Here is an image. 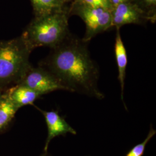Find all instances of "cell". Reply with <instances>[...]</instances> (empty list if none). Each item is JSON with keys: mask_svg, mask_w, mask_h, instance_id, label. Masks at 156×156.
Returning <instances> with one entry per match:
<instances>
[{"mask_svg": "<svg viewBox=\"0 0 156 156\" xmlns=\"http://www.w3.org/2000/svg\"><path fill=\"white\" fill-rule=\"evenodd\" d=\"M111 13L112 26L116 28L129 24H144L151 21L144 12L129 0L114 7Z\"/></svg>", "mask_w": 156, "mask_h": 156, "instance_id": "8992f818", "label": "cell"}, {"mask_svg": "<svg viewBox=\"0 0 156 156\" xmlns=\"http://www.w3.org/2000/svg\"><path fill=\"white\" fill-rule=\"evenodd\" d=\"M35 16H39L63 9L62 0H31Z\"/></svg>", "mask_w": 156, "mask_h": 156, "instance_id": "8fae6325", "label": "cell"}, {"mask_svg": "<svg viewBox=\"0 0 156 156\" xmlns=\"http://www.w3.org/2000/svg\"><path fill=\"white\" fill-rule=\"evenodd\" d=\"M140 8L152 22L156 21V0H129Z\"/></svg>", "mask_w": 156, "mask_h": 156, "instance_id": "7c38bea8", "label": "cell"}, {"mask_svg": "<svg viewBox=\"0 0 156 156\" xmlns=\"http://www.w3.org/2000/svg\"><path fill=\"white\" fill-rule=\"evenodd\" d=\"M45 117L48 127V136L45 142L44 151L45 153L49 147L51 140L58 136L66 135L67 134L76 135V131L72 127L66 120L62 117L58 112L41 111Z\"/></svg>", "mask_w": 156, "mask_h": 156, "instance_id": "52a82bcc", "label": "cell"}, {"mask_svg": "<svg viewBox=\"0 0 156 156\" xmlns=\"http://www.w3.org/2000/svg\"><path fill=\"white\" fill-rule=\"evenodd\" d=\"M6 93L19 109L22 106L33 105L34 102L41 96L36 91L20 84H17Z\"/></svg>", "mask_w": 156, "mask_h": 156, "instance_id": "9c48e42d", "label": "cell"}, {"mask_svg": "<svg viewBox=\"0 0 156 156\" xmlns=\"http://www.w3.org/2000/svg\"><path fill=\"white\" fill-rule=\"evenodd\" d=\"M120 28H116V35L115 44V54L118 67V79L121 87V98L124 102V88L126 76V68L127 66V54L124 46L120 33Z\"/></svg>", "mask_w": 156, "mask_h": 156, "instance_id": "ba28073f", "label": "cell"}, {"mask_svg": "<svg viewBox=\"0 0 156 156\" xmlns=\"http://www.w3.org/2000/svg\"><path fill=\"white\" fill-rule=\"evenodd\" d=\"M62 1H63V2L64 3L65 2H66V1H68V0H62Z\"/></svg>", "mask_w": 156, "mask_h": 156, "instance_id": "2e32d148", "label": "cell"}, {"mask_svg": "<svg viewBox=\"0 0 156 156\" xmlns=\"http://www.w3.org/2000/svg\"><path fill=\"white\" fill-rule=\"evenodd\" d=\"M86 43L69 35L52 49L42 67L53 74L67 91L102 100L98 86L99 68L91 58Z\"/></svg>", "mask_w": 156, "mask_h": 156, "instance_id": "6da1fadb", "label": "cell"}, {"mask_svg": "<svg viewBox=\"0 0 156 156\" xmlns=\"http://www.w3.org/2000/svg\"><path fill=\"white\" fill-rule=\"evenodd\" d=\"M3 95H4V93H1V92L0 91V102H1V100H2V97H3Z\"/></svg>", "mask_w": 156, "mask_h": 156, "instance_id": "9a60e30c", "label": "cell"}, {"mask_svg": "<svg viewBox=\"0 0 156 156\" xmlns=\"http://www.w3.org/2000/svg\"><path fill=\"white\" fill-rule=\"evenodd\" d=\"M18 110L7 93H4L0 102V131L11 121Z\"/></svg>", "mask_w": 156, "mask_h": 156, "instance_id": "30bf717a", "label": "cell"}, {"mask_svg": "<svg viewBox=\"0 0 156 156\" xmlns=\"http://www.w3.org/2000/svg\"><path fill=\"white\" fill-rule=\"evenodd\" d=\"M82 4L93 8H102L111 11L113 8L111 0H77Z\"/></svg>", "mask_w": 156, "mask_h": 156, "instance_id": "5bb4252c", "label": "cell"}, {"mask_svg": "<svg viewBox=\"0 0 156 156\" xmlns=\"http://www.w3.org/2000/svg\"><path fill=\"white\" fill-rule=\"evenodd\" d=\"M17 84L24 85L41 95L58 90L67 91L60 80L43 67L31 66Z\"/></svg>", "mask_w": 156, "mask_h": 156, "instance_id": "5b68a950", "label": "cell"}, {"mask_svg": "<svg viewBox=\"0 0 156 156\" xmlns=\"http://www.w3.org/2000/svg\"><path fill=\"white\" fill-rule=\"evenodd\" d=\"M31 50L22 36L0 41V86L21 80L31 67Z\"/></svg>", "mask_w": 156, "mask_h": 156, "instance_id": "3957f363", "label": "cell"}, {"mask_svg": "<svg viewBox=\"0 0 156 156\" xmlns=\"http://www.w3.org/2000/svg\"><path fill=\"white\" fill-rule=\"evenodd\" d=\"M68 16L64 9L35 16L21 36L31 50L41 46L53 48L71 34Z\"/></svg>", "mask_w": 156, "mask_h": 156, "instance_id": "7a4b0ae2", "label": "cell"}, {"mask_svg": "<svg viewBox=\"0 0 156 156\" xmlns=\"http://www.w3.org/2000/svg\"><path fill=\"white\" fill-rule=\"evenodd\" d=\"M71 12L80 17L86 24V33L82 39L85 42L112 27L111 11L93 8L76 1Z\"/></svg>", "mask_w": 156, "mask_h": 156, "instance_id": "277c9868", "label": "cell"}, {"mask_svg": "<svg viewBox=\"0 0 156 156\" xmlns=\"http://www.w3.org/2000/svg\"><path fill=\"white\" fill-rule=\"evenodd\" d=\"M62 2H63V1H62ZM63 3H64V2H63Z\"/></svg>", "mask_w": 156, "mask_h": 156, "instance_id": "e0dca14e", "label": "cell"}, {"mask_svg": "<svg viewBox=\"0 0 156 156\" xmlns=\"http://www.w3.org/2000/svg\"><path fill=\"white\" fill-rule=\"evenodd\" d=\"M156 130L152 127L151 125L150 130L147 134V136L145 140L135 146L128 151L125 156H142L145 153V149L146 147V145L151 141L152 138L156 135Z\"/></svg>", "mask_w": 156, "mask_h": 156, "instance_id": "4fadbf2b", "label": "cell"}]
</instances>
